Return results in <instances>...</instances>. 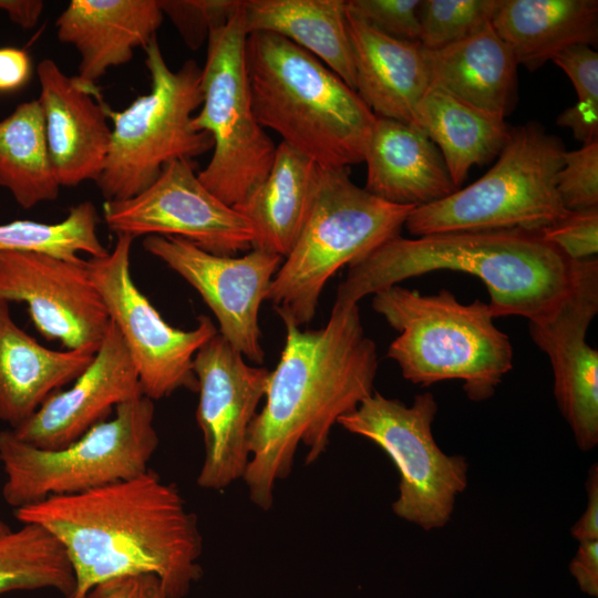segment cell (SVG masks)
Instances as JSON below:
<instances>
[{
    "label": "cell",
    "mask_w": 598,
    "mask_h": 598,
    "mask_svg": "<svg viewBox=\"0 0 598 598\" xmlns=\"http://www.w3.org/2000/svg\"><path fill=\"white\" fill-rule=\"evenodd\" d=\"M286 342L270 371L265 404L249 427L250 460L244 474L254 505L268 511L278 481L292 471L297 448L316 462L331 429L374 390L377 347L361 322L358 303H336L327 324L301 330L283 321Z\"/></svg>",
    "instance_id": "cell-2"
},
{
    "label": "cell",
    "mask_w": 598,
    "mask_h": 598,
    "mask_svg": "<svg viewBox=\"0 0 598 598\" xmlns=\"http://www.w3.org/2000/svg\"><path fill=\"white\" fill-rule=\"evenodd\" d=\"M540 233L545 240L573 260L592 258L598 252V206L569 210Z\"/></svg>",
    "instance_id": "cell-37"
},
{
    "label": "cell",
    "mask_w": 598,
    "mask_h": 598,
    "mask_svg": "<svg viewBox=\"0 0 598 598\" xmlns=\"http://www.w3.org/2000/svg\"><path fill=\"white\" fill-rule=\"evenodd\" d=\"M363 162L364 189L395 205L420 207L457 190L439 148L411 124L377 116Z\"/></svg>",
    "instance_id": "cell-21"
},
{
    "label": "cell",
    "mask_w": 598,
    "mask_h": 598,
    "mask_svg": "<svg viewBox=\"0 0 598 598\" xmlns=\"http://www.w3.org/2000/svg\"><path fill=\"white\" fill-rule=\"evenodd\" d=\"M0 186L24 209L59 196L38 100L20 103L0 121Z\"/></svg>",
    "instance_id": "cell-29"
},
{
    "label": "cell",
    "mask_w": 598,
    "mask_h": 598,
    "mask_svg": "<svg viewBox=\"0 0 598 598\" xmlns=\"http://www.w3.org/2000/svg\"><path fill=\"white\" fill-rule=\"evenodd\" d=\"M557 190L568 210L598 206V141L564 153Z\"/></svg>",
    "instance_id": "cell-35"
},
{
    "label": "cell",
    "mask_w": 598,
    "mask_h": 598,
    "mask_svg": "<svg viewBox=\"0 0 598 598\" xmlns=\"http://www.w3.org/2000/svg\"><path fill=\"white\" fill-rule=\"evenodd\" d=\"M164 19L159 0H72L55 21L60 42L80 54L78 78L94 84L145 48Z\"/></svg>",
    "instance_id": "cell-20"
},
{
    "label": "cell",
    "mask_w": 598,
    "mask_h": 598,
    "mask_svg": "<svg viewBox=\"0 0 598 598\" xmlns=\"http://www.w3.org/2000/svg\"><path fill=\"white\" fill-rule=\"evenodd\" d=\"M193 369L199 394L196 420L205 446L197 485L223 491L246 472L249 427L265 398L270 371L246 363L219 333L196 352Z\"/></svg>",
    "instance_id": "cell-14"
},
{
    "label": "cell",
    "mask_w": 598,
    "mask_h": 598,
    "mask_svg": "<svg viewBox=\"0 0 598 598\" xmlns=\"http://www.w3.org/2000/svg\"><path fill=\"white\" fill-rule=\"evenodd\" d=\"M151 91L122 111L106 109L113 122L111 144L96 182L105 200L132 198L175 159H189L213 148L212 136L192 125L202 105V68L187 60L177 70L168 66L157 38L145 48Z\"/></svg>",
    "instance_id": "cell-9"
},
{
    "label": "cell",
    "mask_w": 598,
    "mask_h": 598,
    "mask_svg": "<svg viewBox=\"0 0 598 598\" xmlns=\"http://www.w3.org/2000/svg\"><path fill=\"white\" fill-rule=\"evenodd\" d=\"M247 32L278 34L319 59L355 91L344 0H243Z\"/></svg>",
    "instance_id": "cell-27"
},
{
    "label": "cell",
    "mask_w": 598,
    "mask_h": 598,
    "mask_svg": "<svg viewBox=\"0 0 598 598\" xmlns=\"http://www.w3.org/2000/svg\"><path fill=\"white\" fill-rule=\"evenodd\" d=\"M347 23L355 92L375 116L416 126L419 103L430 87L424 47L385 35L349 13Z\"/></svg>",
    "instance_id": "cell-22"
},
{
    "label": "cell",
    "mask_w": 598,
    "mask_h": 598,
    "mask_svg": "<svg viewBox=\"0 0 598 598\" xmlns=\"http://www.w3.org/2000/svg\"><path fill=\"white\" fill-rule=\"evenodd\" d=\"M49 154L60 186L97 182L112 128L94 84L66 75L51 59L37 66Z\"/></svg>",
    "instance_id": "cell-19"
},
{
    "label": "cell",
    "mask_w": 598,
    "mask_h": 598,
    "mask_svg": "<svg viewBox=\"0 0 598 598\" xmlns=\"http://www.w3.org/2000/svg\"><path fill=\"white\" fill-rule=\"evenodd\" d=\"M421 0H349L347 13L391 38L420 41Z\"/></svg>",
    "instance_id": "cell-36"
},
{
    "label": "cell",
    "mask_w": 598,
    "mask_h": 598,
    "mask_svg": "<svg viewBox=\"0 0 598 598\" xmlns=\"http://www.w3.org/2000/svg\"><path fill=\"white\" fill-rule=\"evenodd\" d=\"M0 299L24 302L38 331L69 350H97L111 322L84 259L1 252Z\"/></svg>",
    "instance_id": "cell-16"
},
{
    "label": "cell",
    "mask_w": 598,
    "mask_h": 598,
    "mask_svg": "<svg viewBox=\"0 0 598 598\" xmlns=\"http://www.w3.org/2000/svg\"><path fill=\"white\" fill-rule=\"evenodd\" d=\"M336 303H358L368 295L431 271L471 274L485 285L494 318H550L574 289L580 260L548 243L540 230L523 228L401 235L348 266Z\"/></svg>",
    "instance_id": "cell-3"
},
{
    "label": "cell",
    "mask_w": 598,
    "mask_h": 598,
    "mask_svg": "<svg viewBox=\"0 0 598 598\" xmlns=\"http://www.w3.org/2000/svg\"><path fill=\"white\" fill-rule=\"evenodd\" d=\"M86 598H167L159 578L137 574L112 578L94 586Z\"/></svg>",
    "instance_id": "cell-38"
},
{
    "label": "cell",
    "mask_w": 598,
    "mask_h": 598,
    "mask_svg": "<svg viewBox=\"0 0 598 598\" xmlns=\"http://www.w3.org/2000/svg\"><path fill=\"white\" fill-rule=\"evenodd\" d=\"M14 516L44 527L61 543L75 579L70 598H86L100 582L137 574L157 576L167 598H183L203 573L196 515L176 485L151 470L49 497L14 509Z\"/></svg>",
    "instance_id": "cell-1"
},
{
    "label": "cell",
    "mask_w": 598,
    "mask_h": 598,
    "mask_svg": "<svg viewBox=\"0 0 598 598\" xmlns=\"http://www.w3.org/2000/svg\"><path fill=\"white\" fill-rule=\"evenodd\" d=\"M31 75V61L24 50L0 48V92L22 87Z\"/></svg>",
    "instance_id": "cell-40"
},
{
    "label": "cell",
    "mask_w": 598,
    "mask_h": 598,
    "mask_svg": "<svg viewBox=\"0 0 598 598\" xmlns=\"http://www.w3.org/2000/svg\"><path fill=\"white\" fill-rule=\"evenodd\" d=\"M96 351L42 346L16 323L9 302L0 299V421L11 430L18 427L50 395L74 381Z\"/></svg>",
    "instance_id": "cell-23"
},
{
    "label": "cell",
    "mask_w": 598,
    "mask_h": 598,
    "mask_svg": "<svg viewBox=\"0 0 598 598\" xmlns=\"http://www.w3.org/2000/svg\"><path fill=\"white\" fill-rule=\"evenodd\" d=\"M133 240L130 235L118 234L107 255L86 260L91 278L131 354L143 394L155 401L179 389L197 392L193 360L218 333L217 328L204 315L190 330L174 328L163 319L133 281Z\"/></svg>",
    "instance_id": "cell-12"
},
{
    "label": "cell",
    "mask_w": 598,
    "mask_h": 598,
    "mask_svg": "<svg viewBox=\"0 0 598 598\" xmlns=\"http://www.w3.org/2000/svg\"><path fill=\"white\" fill-rule=\"evenodd\" d=\"M553 62L571 81L577 102L557 117L559 126L571 130L582 144L598 140V53L590 45H573L558 53Z\"/></svg>",
    "instance_id": "cell-32"
},
{
    "label": "cell",
    "mask_w": 598,
    "mask_h": 598,
    "mask_svg": "<svg viewBox=\"0 0 598 598\" xmlns=\"http://www.w3.org/2000/svg\"><path fill=\"white\" fill-rule=\"evenodd\" d=\"M240 3L241 0H159L164 16L190 50L207 41L210 30L226 23Z\"/></svg>",
    "instance_id": "cell-34"
},
{
    "label": "cell",
    "mask_w": 598,
    "mask_h": 598,
    "mask_svg": "<svg viewBox=\"0 0 598 598\" xmlns=\"http://www.w3.org/2000/svg\"><path fill=\"white\" fill-rule=\"evenodd\" d=\"M10 527L0 518V536L8 533Z\"/></svg>",
    "instance_id": "cell-43"
},
{
    "label": "cell",
    "mask_w": 598,
    "mask_h": 598,
    "mask_svg": "<svg viewBox=\"0 0 598 598\" xmlns=\"http://www.w3.org/2000/svg\"><path fill=\"white\" fill-rule=\"evenodd\" d=\"M588 502L580 518L571 527V535L579 542L598 540V466L594 464L586 482Z\"/></svg>",
    "instance_id": "cell-41"
},
{
    "label": "cell",
    "mask_w": 598,
    "mask_h": 598,
    "mask_svg": "<svg viewBox=\"0 0 598 598\" xmlns=\"http://www.w3.org/2000/svg\"><path fill=\"white\" fill-rule=\"evenodd\" d=\"M492 27L518 64L535 71L573 45H596L597 0H501Z\"/></svg>",
    "instance_id": "cell-26"
},
{
    "label": "cell",
    "mask_w": 598,
    "mask_h": 598,
    "mask_svg": "<svg viewBox=\"0 0 598 598\" xmlns=\"http://www.w3.org/2000/svg\"><path fill=\"white\" fill-rule=\"evenodd\" d=\"M412 206L380 199L357 186L348 167H321L302 230L269 287L266 300L298 327L316 315L328 280L400 235Z\"/></svg>",
    "instance_id": "cell-6"
},
{
    "label": "cell",
    "mask_w": 598,
    "mask_h": 598,
    "mask_svg": "<svg viewBox=\"0 0 598 598\" xmlns=\"http://www.w3.org/2000/svg\"><path fill=\"white\" fill-rule=\"evenodd\" d=\"M74 574L61 543L44 527L27 523L0 536V595L53 589L70 598Z\"/></svg>",
    "instance_id": "cell-30"
},
{
    "label": "cell",
    "mask_w": 598,
    "mask_h": 598,
    "mask_svg": "<svg viewBox=\"0 0 598 598\" xmlns=\"http://www.w3.org/2000/svg\"><path fill=\"white\" fill-rule=\"evenodd\" d=\"M372 308L399 331L386 355L414 384L460 380L467 398L481 402L513 369L509 338L480 299L465 305L447 289L422 295L395 285L374 293Z\"/></svg>",
    "instance_id": "cell-5"
},
{
    "label": "cell",
    "mask_w": 598,
    "mask_h": 598,
    "mask_svg": "<svg viewBox=\"0 0 598 598\" xmlns=\"http://www.w3.org/2000/svg\"><path fill=\"white\" fill-rule=\"evenodd\" d=\"M436 413L431 392L415 395L406 405L374 391L338 421L388 454L400 475L392 511L425 530L442 528L451 520L456 497L468 480L466 458L445 454L435 442L432 424Z\"/></svg>",
    "instance_id": "cell-11"
},
{
    "label": "cell",
    "mask_w": 598,
    "mask_h": 598,
    "mask_svg": "<svg viewBox=\"0 0 598 598\" xmlns=\"http://www.w3.org/2000/svg\"><path fill=\"white\" fill-rule=\"evenodd\" d=\"M143 248L200 295L224 339L248 360L264 362L258 315L282 257L259 249L241 257L221 256L184 238L158 235L146 236Z\"/></svg>",
    "instance_id": "cell-15"
},
{
    "label": "cell",
    "mask_w": 598,
    "mask_h": 598,
    "mask_svg": "<svg viewBox=\"0 0 598 598\" xmlns=\"http://www.w3.org/2000/svg\"><path fill=\"white\" fill-rule=\"evenodd\" d=\"M598 313V259L580 260L578 280L548 319L528 322L534 343L547 354L554 395L582 452L598 444V352L586 341Z\"/></svg>",
    "instance_id": "cell-17"
},
{
    "label": "cell",
    "mask_w": 598,
    "mask_h": 598,
    "mask_svg": "<svg viewBox=\"0 0 598 598\" xmlns=\"http://www.w3.org/2000/svg\"><path fill=\"white\" fill-rule=\"evenodd\" d=\"M425 59L430 86L504 117L512 112L518 63L492 23L455 43L425 49Z\"/></svg>",
    "instance_id": "cell-24"
},
{
    "label": "cell",
    "mask_w": 598,
    "mask_h": 598,
    "mask_svg": "<svg viewBox=\"0 0 598 598\" xmlns=\"http://www.w3.org/2000/svg\"><path fill=\"white\" fill-rule=\"evenodd\" d=\"M566 152L537 122L511 127L496 163L477 181L415 207L404 227L415 237L462 230H542L569 210L557 190Z\"/></svg>",
    "instance_id": "cell-7"
},
{
    "label": "cell",
    "mask_w": 598,
    "mask_h": 598,
    "mask_svg": "<svg viewBox=\"0 0 598 598\" xmlns=\"http://www.w3.org/2000/svg\"><path fill=\"white\" fill-rule=\"evenodd\" d=\"M416 126L439 148L457 189L473 166L498 156L511 130L504 116L432 86L419 103Z\"/></svg>",
    "instance_id": "cell-28"
},
{
    "label": "cell",
    "mask_w": 598,
    "mask_h": 598,
    "mask_svg": "<svg viewBox=\"0 0 598 598\" xmlns=\"http://www.w3.org/2000/svg\"><path fill=\"white\" fill-rule=\"evenodd\" d=\"M241 3L226 23L209 32L202 68L203 102L192 120L193 127L207 132L214 142L212 158L197 173L198 178L231 207L244 203L262 183L276 152L252 110Z\"/></svg>",
    "instance_id": "cell-10"
},
{
    "label": "cell",
    "mask_w": 598,
    "mask_h": 598,
    "mask_svg": "<svg viewBox=\"0 0 598 598\" xmlns=\"http://www.w3.org/2000/svg\"><path fill=\"white\" fill-rule=\"evenodd\" d=\"M569 571L582 592L598 596V540L579 542Z\"/></svg>",
    "instance_id": "cell-39"
},
{
    "label": "cell",
    "mask_w": 598,
    "mask_h": 598,
    "mask_svg": "<svg viewBox=\"0 0 598 598\" xmlns=\"http://www.w3.org/2000/svg\"><path fill=\"white\" fill-rule=\"evenodd\" d=\"M97 224V210L90 200L71 207L59 223L18 219L0 224V254L34 251L65 260H80L82 252L103 257L109 250L99 238Z\"/></svg>",
    "instance_id": "cell-31"
},
{
    "label": "cell",
    "mask_w": 598,
    "mask_h": 598,
    "mask_svg": "<svg viewBox=\"0 0 598 598\" xmlns=\"http://www.w3.org/2000/svg\"><path fill=\"white\" fill-rule=\"evenodd\" d=\"M143 394L122 336L111 321L90 365L66 390L50 395L14 435L42 450H60L107 420L115 408Z\"/></svg>",
    "instance_id": "cell-18"
},
{
    "label": "cell",
    "mask_w": 598,
    "mask_h": 598,
    "mask_svg": "<svg viewBox=\"0 0 598 598\" xmlns=\"http://www.w3.org/2000/svg\"><path fill=\"white\" fill-rule=\"evenodd\" d=\"M499 1L421 0V44L434 50L477 33L492 23Z\"/></svg>",
    "instance_id": "cell-33"
},
{
    "label": "cell",
    "mask_w": 598,
    "mask_h": 598,
    "mask_svg": "<svg viewBox=\"0 0 598 598\" xmlns=\"http://www.w3.org/2000/svg\"><path fill=\"white\" fill-rule=\"evenodd\" d=\"M245 64L264 128L321 167L363 162L377 116L319 59L278 34L254 32L247 35Z\"/></svg>",
    "instance_id": "cell-4"
},
{
    "label": "cell",
    "mask_w": 598,
    "mask_h": 598,
    "mask_svg": "<svg viewBox=\"0 0 598 598\" xmlns=\"http://www.w3.org/2000/svg\"><path fill=\"white\" fill-rule=\"evenodd\" d=\"M320 168L313 159L281 142L262 183L241 204L254 230L251 249L285 258L293 248L317 192Z\"/></svg>",
    "instance_id": "cell-25"
},
{
    "label": "cell",
    "mask_w": 598,
    "mask_h": 598,
    "mask_svg": "<svg viewBox=\"0 0 598 598\" xmlns=\"http://www.w3.org/2000/svg\"><path fill=\"white\" fill-rule=\"evenodd\" d=\"M43 8L41 0H0V11H4L9 19L22 29L35 27Z\"/></svg>",
    "instance_id": "cell-42"
},
{
    "label": "cell",
    "mask_w": 598,
    "mask_h": 598,
    "mask_svg": "<svg viewBox=\"0 0 598 598\" xmlns=\"http://www.w3.org/2000/svg\"><path fill=\"white\" fill-rule=\"evenodd\" d=\"M154 401L145 395L115 408L111 419L60 450H42L0 431L2 497L14 509L145 473L158 447Z\"/></svg>",
    "instance_id": "cell-8"
},
{
    "label": "cell",
    "mask_w": 598,
    "mask_h": 598,
    "mask_svg": "<svg viewBox=\"0 0 598 598\" xmlns=\"http://www.w3.org/2000/svg\"><path fill=\"white\" fill-rule=\"evenodd\" d=\"M103 219L116 235L174 236L221 256L249 250L254 240L249 220L203 185L189 159L169 162L132 198L105 200Z\"/></svg>",
    "instance_id": "cell-13"
}]
</instances>
